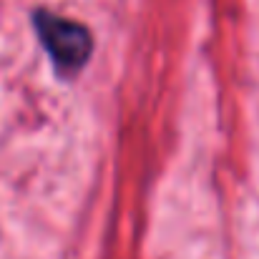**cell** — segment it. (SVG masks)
Returning a JSON list of instances; mask_svg holds the SVG:
<instances>
[{
  "label": "cell",
  "mask_w": 259,
  "mask_h": 259,
  "mask_svg": "<svg viewBox=\"0 0 259 259\" xmlns=\"http://www.w3.org/2000/svg\"><path fill=\"white\" fill-rule=\"evenodd\" d=\"M33 25L58 73L73 76L88 63L93 53V35L83 23L38 8L33 13Z\"/></svg>",
  "instance_id": "6da1fadb"
}]
</instances>
